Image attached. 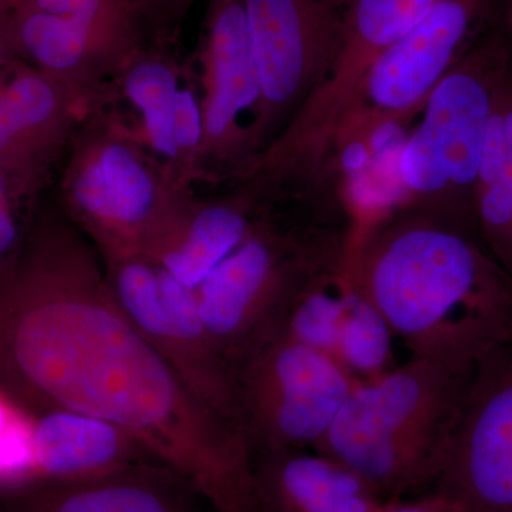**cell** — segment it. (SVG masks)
Wrapping results in <instances>:
<instances>
[{"label": "cell", "mask_w": 512, "mask_h": 512, "mask_svg": "<svg viewBox=\"0 0 512 512\" xmlns=\"http://www.w3.org/2000/svg\"><path fill=\"white\" fill-rule=\"evenodd\" d=\"M0 390L32 416L109 421L215 512H261L241 427L202 403L111 292L99 252L62 208L33 212L0 262Z\"/></svg>", "instance_id": "cell-1"}, {"label": "cell", "mask_w": 512, "mask_h": 512, "mask_svg": "<svg viewBox=\"0 0 512 512\" xmlns=\"http://www.w3.org/2000/svg\"><path fill=\"white\" fill-rule=\"evenodd\" d=\"M346 274L412 350L467 375L512 343V274L476 232L400 205L353 239Z\"/></svg>", "instance_id": "cell-2"}, {"label": "cell", "mask_w": 512, "mask_h": 512, "mask_svg": "<svg viewBox=\"0 0 512 512\" xmlns=\"http://www.w3.org/2000/svg\"><path fill=\"white\" fill-rule=\"evenodd\" d=\"M355 235V218L332 191L302 198L288 220L275 205L259 210L245 241L195 288L202 322L232 369L281 336L309 289L346 268Z\"/></svg>", "instance_id": "cell-3"}, {"label": "cell", "mask_w": 512, "mask_h": 512, "mask_svg": "<svg viewBox=\"0 0 512 512\" xmlns=\"http://www.w3.org/2000/svg\"><path fill=\"white\" fill-rule=\"evenodd\" d=\"M471 373L412 357L356 386L313 450L348 468L386 503L433 491Z\"/></svg>", "instance_id": "cell-4"}, {"label": "cell", "mask_w": 512, "mask_h": 512, "mask_svg": "<svg viewBox=\"0 0 512 512\" xmlns=\"http://www.w3.org/2000/svg\"><path fill=\"white\" fill-rule=\"evenodd\" d=\"M512 64L504 25H495L444 77L399 154L404 207L476 232L474 191L494 94ZM478 235V234H477Z\"/></svg>", "instance_id": "cell-5"}, {"label": "cell", "mask_w": 512, "mask_h": 512, "mask_svg": "<svg viewBox=\"0 0 512 512\" xmlns=\"http://www.w3.org/2000/svg\"><path fill=\"white\" fill-rule=\"evenodd\" d=\"M171 187L163 165L101 104L87 111L67 148L60 208L104 265L140 256Z\"/></svg>", "instance_id": "cell-6"}, {"label": "cell", "mask_w": 512, "mask_h": 512, "mask_svg": "<svg viewBox=\"0 0 512 512\" xmlns=\"http://www.w3.org/2000/svg\"><path fill=\"white\" fill-rule=\"evenodd\" d=\"M353 3L244 0L259 79V99L247 128V167L281 136L296 111L329 76L342 49Z\"/></svg>", "instance_id": "cell-7"}, {"label": "cell", "mask_w": 512, "mask_h": 512, "mask_svg": "<svg viewBox=\"0 0 512 512\" xmlns=\"http://www.w3.org/2000/svg\"><path fill=\"white\" fill-rule=\"evenodd\" d=\"M239 423L252 457L313 450L357 383L332 357L278 336L234 366Z\"/></svg>", "instance_id": "cell-8"}, {"label": "cell", "mask_w": 512, "mask_h": 512, "mask_svg": "<svg viewBox=\"0 0 512 512\" xmlns=\"http://www.w3.org/2000/svg\"><path fill=\"white\" fill-rule=\"evenodd\" d=\"M498 0H436L370 70L339 137V154L416 116L437 84L495 26Z\"/></svg>", "instance_id": "cell-9"}, {"label": "cell", "mask_w": 512, "mask_h": 512, "mask_svg": "<svg viewBox=\"0 0 512 512\" xmlns=\"http://www.w3.org/2000/svg\"><path fill=\"white\" fill-rule=\"evenodd\" d=\"M104 271L120 308L191 392L241 427L234 369L208 335L195 289L143 256L111 262Z\"/></svg>", "instance_id": "cell-10"}, {"label": "cell", "mask_w": 512, "mask_h": 512, "mask_svg": "<svg viewBox=\"0 0 512 512\" xmlns=\"http://www.w3.org/2000/svg\"><path fill=\"white\" fill-rule=\"evenodd\" d=\"M433 491L463 512H512V343L474 367Z\"/></svg>", "instance_id": "cell-11"}, {"label": "cell", "mask_w": 512, "mask_h": 512, "mask_svg": "<svg viewBox=\"0 0 512 512\" xmlns=\"http://www.w3.org/2000/svg\"><path fill=\"white\" fill-rule=\"evenodd\" d=\"M202 138L204 181H235L249 161L244 111L259 99L258 70L244 0H208L202 29Z\"/></svg>", "instance_id": "cell-12"}, {"label": "cell", "mask_w": 512, "mask_h": 512, "mask_svg": "<svg viewBox=\"0 0 512 512\" xmlns=\"http://www.w3.org/2000/svg\"><path fill=\"white\" fill-rule=\"evenodd\" d=\"M261 208L245 192L201 200L173 185L144 239L140 256L198 288L248 237Z\"/></svg>", "instance_id": "cell-13"}, {"label": "cell", "mask_w": 512, "mask_h": 512, "mask_svg": "<svg viewBox=\"0 0 512 512\" xmlns=\"http://www.w3.org/2000/svg\"><path fill=\"white\" fill-rule=\"evenodd\" d=\"M18 59L62 86L89 111L103 101L107 79H119L141 52L93 32L76 20L19 6L9 16Z\"/></svg>", "instance_id": "cell-14"}, {"label": "cell", "mask_w": 512, "mask_h": 512, "mask_svg": "<svg viewBox=\"0 0 512 512\" xmlns=\"http://www.w3.org/2000/svg\"><path fill=\"white\" fill-rule=\"evenodd\" d=\"M5 501V512H202L208 505L185 478L157 461L104 476L37 481Z\"/></svg>", "instance_id": "cell-15"}, {"label": "cell", "mask_w": 512, "mask_h": 512, "mask_svg": "<svg viewBox=\"0 0 512 512\" xmlns=\"http://www.w3.org/2000/svg\"><path fill=\"white\" fill-rule=\"evenodd\" d=\"M261 512H380L387 504L356 474L312 450L254 457Z\"/></svg>", "instance_id": "cell-16"}, {"label": "cell", "mask_w": 512, "mask_h": 512, "mask_svg": "<svg viewBox=\"0 0 512 512\" xmlns=\"http://www.w3.org/2000/svg\"><path fill=\"white\" fill-rule=\"evenodd\" d=\"M2 96L20 160L37 191L67 153L87 110L62 86L16 57L2 73Z\"/></svg>", "instance_id": "cell-17"}, {"label": "cell", "mask_w": 512, "mask_h": 512, "mask_svg": "<svg viewBox=\"0 0 512 512\" xmlns=\"http://www.w3.org/2000/svg\"><path fill=\"white\" fill-rule=\"evenodd\" d=\"M32 417L37 481L80 480L136 464L160 463L109 421L63 410Z\"/></svg>", "instance_id": "cell-18"}, {"label": "cell", "mask_w": 512, "mask_h": 512, "mask_svg": "<svg viewBox=\"0 0 512 512\" xmlns=\"http://www.w3.org/2000/svg\"><path fill=\"white\" fill-rule=\"evenodd\" d=\"M478 238L512 274V64L501 77L474 191Z\"/></svg>", "instance_id": "cell-19"}, {"label": "cell", "mask_w": 512, "mask_h": 512, "mask_svg": "<svg viewBox=\"0 0 512 512\" xmlns=\"http://www.w3.org/2000/svg\"><path fill=\"white\" fill-rule=\"evenodd\" d=\"M181 76V64L173 57L144 47L119 77L124 96L143 120L144 141L173 185L177 173L174 107Z\"/></svg>", "instance_id": "cell-20"}, {"label": "cell", "mask_w": 512, "mask_h": 512, "mask_svg": "<svg viewBox=\"0 0 512 512\" xmlns=\"http://www.w3.org/2000/svg\"><path fill=\"white\" fill-rule=\"evenodd\" d=\"M393 336V329L382 313L352 284L332 359L346 370L357 386L373 382L397 367L394 366Z\"/></svg>", "instance_id": "cell-21"}, {"label": "cell", "mask_w": 512, "mask_h": 512, "mask_svg": "<svg viewBox=\"0 0 512 512\" xmlns=\"http://www.w3.org/2000/svg\"><path fill=\"white\" fill-rule=\"evenodd\" d=\"M350 289L346 268L313 286L289 312L281 336L332 357Z\"/></svg>", "instance_id": "cell-22"}, {"label": "cell", "mask_w": 512, "mask_h": 512, "mask_svg": "<svg viewBox=\"0 0 512 512\" xmlns=\"http://www.w3.org/2000/svg\"><path fill=\"white\" fill-rule=\"evenodd\" d=\"M19 6L76 20L133 52L146 47L143 28L148 23L141 0H23Z\"/></svg>", "instance_id": "cell-23"}, {"label": "cell", "mask_w": 512, "mask_h": 512, "mask_svg": "<svg viewBox=\"0 0 512 512\" xmlns=\"http://www.w3.org/2000/svg\"><path fill=\"white\" fill-rule=\"evenodd\" d=\"M204 123L201 100L194 87L187 84L178 89L174 107V141L177 148V187H191L201 181L200 158Z\"/></svg>", "instance_id": "cell-24"}, {"label": "cell", "mask_w": 512, "mask_h": 512, "mask_svg": "<svg viewBox=\"0 0 512 512\" xmlns=\"http://www.w3.org/2000/svg\"><path fill=\"white\" fill-rule=\"evenodd\" d=\"M25 200L12 177L0 168V262L18 251L25 237L30 217L23 220L19 215L20 202Z\"/></svg>", "instance_id": "cell-25"}, {"label": "cell", "mask_w": 512, "mask_h": 512, "mask_svg": "<svg viewBox=\"0 0 512 512\" xmlns=\"http://www.w3.org/2000/svg\"><path fill=\"white\" fill-rule=\"evenodd\" d=\"M3 73V72H2ZM2 73H0V168L6 171L15 181L20 194L26 200H33L39 191L29 180L20 160L18 147H16L15 137H13L12 128H10L8 116H6L5 104L2 96Z\"/></svg>", "instance_id": "cell-26"}, {"label": "cell", "mask_w": 512, "mask_h": 512, "mask_svg": "<svg viewBox=\"0 0 512 512\" xmlns=\"http://www.w3.org/2000/svg\"><path fill=\"white\" fill-rule=\"evenodd\" d=\"M194 0H141L148 26L156 30L157 35H168Z\"/></svg>", "instance_id": "cell-27"}, {"label": "cell", "mask_w": 512, "mask_h": 512, "mask_svg": "<svg viewBox=\"0 0 512 512\" xmlns=\"http://www.w3.org/2000/svg\"><path fill=\"white\" fill-rule=\"evenodd\" d=\"M380 512H463L456 504L451 503L443 494L437 491L421 494L413 500L396 501L387 504Z\"/></svg>", "instance_id": "cell-28"}, {"label": "cell", "mask_w": 512, "mask_h": 512, "mask_svg": "<svg viewBox=\"0 0 512 512\" xmlns=\"http://www.w3.org/2000/svg\"><path fill=\"white\" fill-rule=\"evenodd\" d=\"M32 414L23 410L18 403L0 390V439L5 437L9 431L16 429L20 424L30 419Z\"/></svg>", "instance_id": "cell-29"}, {"label": "cell", "mask_w": 512, "mask_h": 512, "mask_svg": "<svg viewBox=\"0 0 512 512\" xmlns=\"http://www.w3.org/2000/svg\"><path fill=\"white\" fill-rule=\"evenodd\" d=\"M503 25L505 32H507L508 40H510L512 53V0H504Z\"/></svg>", "instance_id": "cell-30"}, {"label": "cell", "mask_w": 512, "mask_h": 512, "mask_svg": "<svg viewBox=\"0 0 512 512\" xmlns=\"http://www.w3.org/2000/svg\"><path fill=\"white\" fill-rule=\"evenodd\" d=\"M23 0H0V16L9 18L10 13L13 12Z\"/></svg>", "instance_id": "cell-31"}]
</instances>
